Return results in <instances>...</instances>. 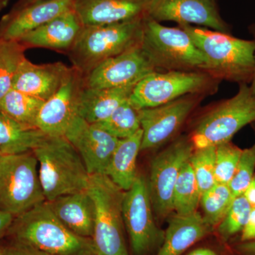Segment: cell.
Returning a JSON list of instances; mask_svg holds the SVG:
<instances>
[{"instance_id":"6da1fadb","label":"cell","mask_w":255,"mask_h":255,"mask_svg":"<svg viewBox=\"0 0 255 255\" xmlns=\"http://www.w3.org/2000/svg\"><path fill=\"white\" fill-rule=\"evenodd\" d=\"M206 62V73L220 81L251 83L255 67V43L192 25H180Z\"/></svg>"},{"instance_id":"7a4b0ae2","label":"cell","mask_w":255,"mask_h":255,"mask_svg":"<svg viewBox=\"0 0 255 255\" xmlns=\"http://www.w3.org/2000/svg\"><path fill=\"white\" fill-rule=\"evenodd\" d=\"M6 236L50 255H97L91 238L72 232L46 201L15 217Z\"/></svg>"},{"instance_id":"3957f363","label":"cell","mask_w":255,"mask_h":255,"mask_svg":"<svg viewBox=\"0 0 255 255\" xmlns=\"http://www.w3.org/2000/svg\"><path fill=\"white\" fill-rule=\"evenodd\" d=\"M33 152L46 201L87 190L90 175L80 154L65 136H46Z\"/></svg>"},{"instance_id":"277c9868","label":"cell","mask_w":255,"mask_h":255,"mask_svg":"<svg viewBox=\"0 0 255 255\" xmlns=\"http://www.w3.org/2000/svg\"><path fill=\"white\" fill-rule=\"evenodd\" d=\"M143 18L84 26L76 41L67 53L72 67L87 76L105 60L140 46Z\"/></svg>"},{"instance_id":"5b68a950","label":"cell","mask_w":255,"mask_h":255,"mask_svg":"<svg viewBox=\"0 0 255 255\" xmlns=\"http://www.w3.org/2000/svg\"><path fill=\"white\" fill-rule=\"evenodd\" d=\"M255 122V95L248 84H240L236 95L213 104L201 112L191 126L194 149L231 141L243 128Z\"/></svg>"},{"instance_id":"8992f818","label":"cell","mask_w":255,"mask_h":255,"mask_svg":"<svg viewBox=\"0 0 255 255\" xmlns=\"http://www.w3.org/2000/svg\"><path fill=\"white\" fill-rule=\"evenodd\" d=\"M141 48L157 71L206 73L205 58L189 35L179 26L168 27L145 16Z\"/></svg>"},{"instance_id":"52a82bcc","label":"cell","mask_w":255,"mask_h":255,"mask_svg":"<svg viewBox=\"0 0 255 255\" xmlns=\"http://www.w3.org/2000/svg\"><path fill=\"white\" fill-rule=\"evenodd\" d=\"M87 192L95 204L92 242L97 255H129L123 219L124 191L106 174L90 175Z\"/></svg>"},{"instance_id":"ba28073f","label":"cell","mask_w":255,"mask_h":255,"mask_svg":"<svg viewBox=\"0 0 255 255\" xmlns=\"http://www.w3.org/2000/svg\"><path fill=\"white\" fill-rule=\"evenodd\" d=\"M46 201L33 151L0 157V211L17 217Z\"/></svg>"},{"instance_id":"9c48e42d","label":"cell","mask_w":255,"mask_h":255,"mask_svg":"<svg viewBox=\"0 0 255 255\" xmlns=\"http://www.w3.org/2000/svg\"><path fill=\"white\" fill-rule=\"evenodd\" d=\"M220 80L205 72L155 71L140 80L129 102L137 110L151 108L168 103L189 95H214Z\"/></svg>"},{"instance_id":"30bf717a","label":"cell","mask_w":255,"mask_h":255,"mask_svg":"<svg viewBox=\"0 0 255 255\" xmlns=\"http://www.w3.org/2000/svg\"><path fill=\"white\" fill-rule=\"evenodd\" d=\"M147 179L137 174L131 188L124 192L123 219L135 255H147L162 246L164 231L153 215Z\"/></svg>"},{"instance_id":"8fae6325","label":"cell","mask_w":255,"mask_h":255,"mask_svg":"<svg viewBox=\"0 0 255 255\" xmlns=\"http://www.w3.org/2000/svg\"><path fill=\"white\" fill-rule=\"evenodd\" d=\"M194 150L188 135L179 136L152 159L147 184L157 221L168 218L174 211V186L181 169L189 160Z\"/></svg>"},{"instance_id":"7c38bea8","label":"cell","mask_w":255,"mask_h":255,"mask_svg":"<svg viewBox=\"0 0 255 255\" xmlns=\"http://www.w3.org/2000/svg\"><path fill=\"white\" fill-rule=\"evenodd\" d=\"M205 98L203 95H186L164 105L139 110L141 150L156 149L174 140Z\"/></svg>"},{"instance_id":"4fadbf2b","label":"cell","mask_w":255,"mask_h":255,"mask_svg":"<svg viewBox=\"0 0 255 255\" xmlns=\"http://www.w3.org/2000/svg\"><path fill=\"white\" fill-rule=\"evenodd\" d=\"M84 87L85 75L72 67L59 90L43 102L35 127L47 136H64L78 115L79 100Z\"/></svg>"},{"instance_id":"5bb4252c","label":"cell","mask_w":255,"mask_h":255,"mask_svg":"<svg viewBox=\"0 0 255 255\" xmlns=\"http://www.w3.org/2000/svg\"><path fill=\"white\" fill-rule=\"evenodd\" d=\"M155 71L140 45L101 63L85 76V87L102 89L135 85Z\"/></svg>"},{"instance_id":"9a60e30c","label":"cell","mask_w":255,"mask_h":255,"mask_svg":"<svg viewBox=\"0 0 255 255\" xmlns=\"http://www.w3.org/2000/svg\"><path fill=\"white\" fill-rule=\"evenodd\" d=\"M64 136L78 151L90 175L105 174L119 139L79 115Z\"/></svg>"},{"instance_id":"2e32d148","label":"cell","mask_w":255,"mask_h":255,"mask_svg":"<svg viewBox=\"0 0 255 255\" xmlns=\"http://www.w3.org/2000/svg\"><path fill=\"white\" fill-rule=\"evenodd\" d=\"M148 16L161 23L196 25L231 33V26L221 16L217 0H155Z\"/></svg>"},{"instance_id":"e0dca14e","label":"cell","mask_w":255,"mask_h":255,"mask_svg":"<svg viewBox=\"0 0 255 255\" xmlns=\"http://www.w3.org/2000/svg\"><path fill=\"white\" fill-rule=\"evenodd\" d=\"M74 9V0H46L11 9L0 22V39L18 41L53 18Z\"/></svg>"},{"instance_id":"ac0fdd59","label":"cell","mask_w":255,"mask_h":255,"mask_svg":"<svg viewBox=\"0 0 255 255\" xmlns=\"http://www.w3.org/2000/svg\"><path fill=\"white\" fill-rule=\"evenodd\" d=\"M155 0H74L83 26L110 24L148 16Z\"/></svg>"},{"instance_id":"d6986e66","label":"cell","mask_w":255,"mask_h":255,"mask_svg":"<svg viewBox=\"0 0 255 255\" xmlns=\"http://www.w3.org/2000/svg\"><path fill=\"white\" fill-rule=\"evenodd\" d=\"M71 69L62 62L37 65L26 58L18 67L12 89L45 102L59 90Z\"/></svg>"},{"instance_id":"ffe728a7","label":"cell","mask_w":255,"mask_h":255,"mask_svg":"<svg viewBox=\"0 0 255 255\" xmlns=\"http://www.w3.org/2000/svg\"><path fill=\"white\" fill-rule=\"evenodd\" d=\"M83 25L73 9L30 32L18 41L26 48H44L68 53L80 35Z\"/></svg>"},{"instance_id":"44dd1931","label":"cell","mask_w":255,"mask_h":255,"mask_svg":"<svg viewBox=\"0 0 255 255\" xmlns=\"http://www.w3.org/2000/svg\"><path fill=\"white\" fill-rule=\"evenodd\" d=\"M214 231L198 211L189 215L174 214L169 218L163 243L155 255H182Z\"/></svg>"},{"instance_id":"7402d4cb","label":"cell","mask_w":255,"mask_h":255,"mask_svg":"<svg viewBox=\"0 0 255 255\" xmlns=\"http://www.w3.org/2000/svg\"><path fill=\"white\" fill-rule=\"evenodd\" d=\"M46 202L55 216L72 232L92 239L95 208L87 190L61 196Z\"/></svg>"},{"instance_id":"603a6c76","label":"cell","mask_w":255,"mask_h":255,"mask_svg":"<svg viewBox=\"0 0 255 255\" xmlns=\"http://www.w3.org/2000/svg\"><path fill=\"white\" fill-rule=\"evenodd\" d=\"M135 85L102 89L84 87L79 100L78 115L90 124L102 122L129 100Z\"/></svg>"},{"instance_id":"cb8c5ba5","label":"cell","mask_w":255,"mask_h":255,"mask_svg":"<svg viewBox=\"0 0 255 255\" xmlns=\"http://www.w3.org/2000/svg\"><path fill=\"white\" fill-rule=\"evenodd\" d=\"M142 130L131 136L119 139L105 174L124 191L129 190L136 179V162L141 151Z\"/></svg>"},{"instance_id":"d4e9b609","label":"cell","mask_w":255,"mask_h":255,"mask_svg":"<svg viewBox=\"0 0 255 255\" xmlns=\"http://www.w3.org/2000/svg\"><path fill=\"white\" fill-rule=\"evenodd\" d=\"M46 136L38 128L19 123L0 112L1 155H16L33 151Z\"/></svg>"},{"instance_id":"484cf974","label":"cell","mask_w":255,"mask_h":255,"mask_svg":"<svg viewBox=\"0 0 255 255\" xmlns=\"http://www.w3.org/2000/svg\"><path fill=\"white\" fill-rule=\"evenodd\" d=\"M44 101L11 89L0 100V112L19 123L35 127Z\"/></svg>"},{"instance_id":"4316f807","label":"cell","mask_w":255,"mask_h":255,"mask_svg":"<svg viewBox=\"0 0 255 255\" xmlns=\"http://www.w3.org/2000/svg\"><path fill=\"white\" fill-rule=\"evenodd\" d=\"M201 191L189 160L183 166L173 192V211L175 214L189 215L197 211Z\"/></svg>"},{"instance_id":"83f0119b","label":"cell","mask_w":255,"mask_h":255,"mask_svg":"<svg viewBox=\"0 0 255 255\" xmlns=\"http://www.w3.org/2000/svg\"><path fill=\"white\" fill-rule=\"evenodd\" d=\"M27 49L21 42L0 39V100L12 89L13 81Z\"/></svg>"},{"instance_id":"f1b7e54d","label":"cell","mask_w":255,"mask_h":255,"mask_svg":"<svg viewBox=\"0 0 255 255\" xmlns=\"http://www.w3.org/2000/svg\"><path fill=\"white\" fill-rule=\"evenodd\" d=\"M95 125L118 139L131 136L141 129L139 110L129 100L119 107L108 118Z\"/></svg>"},{"instance_id":"f546056e","label":"cell","mask_w":255,"mask_h":255,"mask_svg":"<svg viewBox=\"0 0 255 255\" xmlns=\"http://www.w3.org/2000/svg\"><path fill=\"white\" fill-rule=\"evenodd\" d=\"M233 197L228 184H216L201 195L202 215L208 224L214 228L219 226L232 204Z\"/></svg>"},{"instance_id":"4dcf8cb0","label":"cell","mask_w":255,"mask_h":255,"mask_svg":"<svg viewBox=\"0 0 255 255\" xmlns=\"http://www.w3.org/2000/svg\"><path fill=\"white\" fill-rule=\"evenodd\" d=\"M252 206L244 195L235 198L219 226L216 232L220 241L227 243L238 233H241L246 226Z\"/></svg>"},{"instance_id":"1f68e13d","label":"cell","mask_w":255,"mask_h":255,"mask_svg":"<svg viewBox=\"0 0 255 255\" xmlns=\"http://www.w3.org/2000/svg\"><path fill=\"white\" fill-rule=\"evenodd\" d=\"M216 146L194 149L189 158L201 195L216 184Z\"/></svg>"},{"instance_id":"d6a6232c","label":"cell","mask_w":255,"mask_h":255,"mask_svg":"<svg viewBox=\"0 0 255 255\" xmlns=\"http://www.w3.org/2000/svg\"><path fill=\"white\" fill-rule=\"evenodd\" d=\"M216 147L215 179L216 183L228 185L236 173L243 150L231 141Z\"/></svg>"},{"instance_id":"836d02e7","label":"cell","mask_w":255,"mask_h":255,"mask_svg":"<svg viewBox=\"0 0 255 255\" xmlns=\"http://www.w3.org/2000/svg\"><path fill=\"white\" fill-rule=\"evenodd\" d=\"M255 143L248 148L243 150L236 173L229 186L233 199L243 195L255 175Z\"/></svg>"},{"instance_id":"e575fe53","label":"cell","mask_w":255,"mask_h":255,"mask_svg":"<svg viewBox=\"0 0 255 255\" xmlns=\"http://www.w3.org/2000/svg\"><path fill=\"white\" fill-rule=\"evenodd\" d=\"M0 255H50L23 243L11 241Z\"/></svg>"},{"instance_id":"d590c367","label":"cell","mask_w":255,"mask_h":255,"mask_svg":"<svg viewBox=\"0 0 255 255\" xmlns=\"http://www.w3.org/2000/svg\"><path fill=\"white\" fill-rule=\"evenodd\" d=\"M255 241V206L252 207L246 226L241 232V242Z\"/></svg>"},{"instance_id":"8d00e7d4","label":"cell","mask_w":255,"mask_h":255,"mask_svg":"<svg viewBox=\"0 0 255 255\" xmlns=\"http://www.w3.org/2000/svg\"><path fill=\"white\" fill-rule=\"evenodd\" d=\"M231 248L236 255H255V241H239Z\"/></svg>"},{"instance_id":"74e56055","label":"cell","mask_w":255,"mask_h":255,"mask_svg":"<svg viewBox=\"0 0 255 255\" xmlns=\"http://www.w3.org/2000/svg\"><path fill=\"white\" fill-rule=\"evenodd\" d=\"M14 219L12 215L0 211V240L7 236Z\"/></svg>"},{"instance_id":"f35d334b","label":"cell","mask_w":255,"mask_h":255,"mask_svg":"<svg viewBox=\"0 0 255 255\" xmlns=\"http://www.w3.org/2000/svg\"><path fill=\"white\" fill-rule=\"evenodd\" d=\"M186 255H223L219 251L208 246H200L192 250Z\"/></svg>"},{"instance_id":"ab89813d","label":"cell","mask_w":255,"mask_h":255,"mask_svg":"<svg viewBox=\"0 0 255 255\" xmlns=\"http://www.w3.org/2000/svg\"><path fill=\"white\" fill-rule=\"evenodd\" d=\"M243 195L251 204L252 207H254L255 206V174L251 182L250 183L246 190L245 191Z\"/></svg>"},{"instance_id":"60d3db41","label":"cell","mask_w":255,"mask_h":255,"mask_svg":"<svg viewBox=\"0 0 255 255\" xmlns=\"http://www.w3.org/2000/svg\"><path fill=\"white\" fill-rule=\"evenodd\" d=\"M46 1V0H18V2L14 5L12 9H20L27 5L33 4V3L39 2V1Z\"/></svg>"},{"instance_id":"b9f144b4","label":"cell","mask_w":255,"mask_h":255,"mask_svg":"<svg viewBox=\"0 0 255 255\" xmlns=\"http://www.w3.org/2000/svg\"><path fill=\"white\" fill-rule=\"evenodd\" d=\"M250 31H251V34L253 35V41H255V24L251 25L249 28ZM251 88L252 91H253V93L255 95V72L254 75H253V80H252Z\"/></svg>"},{"instance_id":"7bdbcfd3","label":"cell","mask_w":255,"mask_h":255,"mask_svg":"<svg viewBox=\"0 0 255 255\" xmlns=\"http://www.w3.org/2000/svg\"><path fill=\"white\" fill-rule=\"evenodd\" d=\"M8 1H9V0H0V11L4 9L7 4Z\"/></svg>"},{"instance_id":"ee69618b","label":"cell","mask_w":255,"mask_h":255,"mask_svg":"<svg viewBox=\"0 0 255 255\" xmlns=\"http://www.w3.org/2000/svg\"><path fill=\"white\" fill-rule=\"evenodd\" d=\"M5 246H4V245L0 244V255H1V253H2V252L4 251Z\"/></svg>"},{"instance_id":"f6af8a7d","label":"cell","mask_w":255,"mask_h":255,"mask_svg":"<svg viewBox=\"0 0 255 255\" xmlns=\"http://www.w3.org/2000/svg\"><path fill=\"white\" fill-rule=\"evenodd\" d=\"M2 155H1V154H0V157H1V156Z\"/></svg>"}]
</instances>
